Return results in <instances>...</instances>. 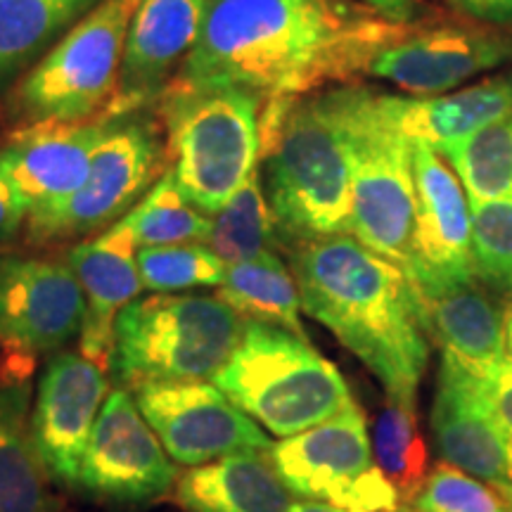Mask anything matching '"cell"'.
Instances as JSON below:
<instances>
[{
	"instance_id": "cell-13",
	"label": "cell",
	"mask_w": 512,
	"mask_h": 512,
	"mask_svg": "<svg viewBox=\"0 0 512 512\" xmlns=\"http://www.w3.org/2000/svg\"><path fill=\"white\" fill-rule=\"evenodd\" d=\"M512 62V36L486 24H413L368 64L375 79L411 98L446 95L460 83Z\"/></svg>"
},
{
	"instance_id": "cell-16",
	"label": "cell",
	"mask_w": 512,
	"mask_h": 512,
	"mask_svg": "<svg viewBox=\"0 0 512 512\" xmlns=\"http://www.w3.org/2000/svg\"><path fill=\"white\" fill-rule=\"evenodd\" d=\"M415 221L413 261L408 280L477 278L472 261V209L451 166L432 145L413 140Z\"/></svg>"
},
{
	"instance_id": "cell-31",
	"label": "cell",
	"mask_w": 512,
	"mask_h": 512,
	"mask_svg": "<svg viewBox=\"0 0 512 512\" xmlns=\"http://www.w3.org/2000/svg\"><path fill=\"white\" fill-rule=\"evenodd\" d=\"M138 268L145 290L157 294L219 287L228 271V266L207 245L140 247Z\"/></svg>"
},
{
	"instance_id": "cell-25",
	"label": "cell",
	"mask_w": 512,
	"mask_h": 512,
	"mask_svg": "<svg viewBox=\"0 0 512 512\" xmlns=\"http://www.w3.org/2000/svg\"><path fill=\"white\" fill-rule=\"evenodd\" d=\"M216 297L238 311L247 323L273 325L309 339L299 316L302 297L297 280L292 268H287L275 252L228 266Z\"/></svg>"
},
{
	"instance_id": "cell-24",
	"label": "cell",
	"mask_w": 512,
	"mask_h": 512,
	"mask_svg": "<svg viewBox=\"0 0 512 512\" xmlns=\"http://www.w3.org/2000/svg\"><path fill=\"white\" fill-rule=\"evenodd\" d=\"M27 380L0 384V512H57L50 475L31 434Z\"/></svg>"
},
{
	"instance_id": "cell-7",
	"label": "cell",
	"mask_w": 512,
	"mask_h": 512,
	"mask_svg": "<svg viewBox=\"0 0 512 512\" xmlns=\"http://www.w3.org/2000/svg\"><path fill=\"white\" fill-rule=\"evenodd\" d=\"M138 5L140 0H100L48 50L19 86V112L29 126L107 117Z\"/></svg>"
},
{
	"instance_id": "cell-12",
	"label": "cell",
	"mask_w": 512,
	"mask_h": 512,
	"mask_svg": "<svg viewBox=\"0 0 512 512\" xmlns=\"http://www.w3.org/2000/svg\"><path fill=\"white\" fill-rule=\"evenodd\" d=\"M83 292L69 264L41 256H0V344L24 368L81 332Z\"/></svg>"
},
{
	"instance_id": "cell-11",
	"label": "cell",
	"mask_w": 512,
	"mask_h": 512,
	"mask_svg": "<svg viewBox=\"0 0 512 512\" xmlns=\"http://www.w3.org/2000/svg\"><path fill=\"white\" fill-rule=\"evenodd\" d=\"M133 399L169 458L181 465H204L235 453L273 448L264 430L216 384H145L133 389Z\"/></svg>"
},
{
	"instance_id": "cell-15",
	"label": "cell",
	"mask_w": 512,
	"mask_h": 512,
	"mask_svg": "<svg viewBox=\"0 0 512 512\" xmlns=\"http://www.w3.org/2000/svg\"><path fill=\"white\" fill-rule=\"evenodd\" d=\"M107 394L110 387L98 363L72 351L50 358L31 413V434L50 479L79 484L83 453Z\"/></svg>"
},
{
	"instance_id": "cell-40",
	"label": "cell",
	"mask_w": 512,
	"mask_h": 512,
	"mask_svg": "<svg viewBox=\"0 0 512 512\" xmlns=\"http://www.w3.org/2000/svg\"><path fill=\"white\" fill-rule=\"evenodd\" d=\"M505 491V496H508V501H510V512H512V486L510 489H503Z\"/></svg>"
},
{
	"instance_id": "cell-23",
	"label": "cell",
	"mask_w": 512,
	"mask_h": 512,
	"mask_svg": "<svg viewBox=\"0 0 512 512\" xmlns=\"http://www.w3.org/2000/svg\"><path fill=\"white\" fill-rule=\"evenodd\" d=\"M176 501L188 512H290L292 491L271 451L235 453L183 472Z\"/></svg>"
},
{
	"instance_id": "cell-5",
	"label": "cell",
	"mask_w": 512,
	"mask_h": 512,
	"mask_svg": "<svg viewBox=\"0 0 512 512\" xmlns=\"http://www.w3.org/2000/svg\"><path fill=\"white\" fill-rule=\"evenodd\" d=\"M264 98L176 81L164 91L166 150L178 188L204 214L233 200L261 162Z\"/></svg>"
},
{
	"instance_id": "cell-36",
	"label": "cell",
	"mask_w": 512,
	"mask_h": 512,
	"mask_svg": "<svg viewBox=\"0 0 512 512\" xmlns=\"http://www.w3.org/2000/svg\"><path fill=\"white\" fill-rule=\"evenodd\" d=\"M458 15L486 27H512V0H446Z\"/></svg>"
},
{
	"instance_id": "cell-17",
	"label": "cell",
	"mask_w": 512,
	"mask_h": 512,
	"mask_svg": "<svg viewBox=\"0 0 512 512\" xmlns=\"http://www.w3.org/2000/svg\"><path fill=\"white\" fill-rule=\"evenodd\" d=\"M430 427L441 463L510 489L512 437L479 399L472 370L446 351H441Z\"/></svg>"
},
{
	"instance_id": "cell-35",
	"label": "cell",
	"mask_w": 512,
	"mask_h": 512,
	"mask_svg": "<svg viewBox=\"0 0 512 512\" xmlns=\"http://www.w3.org/2000/svg\"><path fill=\"white\" fill-rule=\"evenodd\" d=\"M24 221H27V207H24L22 195L0 164V245L15 238Z\"/></svg>"
},
{
	"instance_id": "cell-41",
	"label": "cell",
	"mask_w": 512,
	"mask_h": 512,
	"mask_svg": "<svg viewBox=\"0 0 512 512\" xmlns=\"http://www.w3.org/2000/svg\"><path fill=\"white\" fill-rule=\"evenodd\" d=\"M508 292L512 294V278H510V283H508Z\"/></svg>"
},
{
	"instance_id": "cell-39",
	"label": "cell",
	"mask_w": 512,
	"mask_h": 512,
	"mask_svg": "<svg viewBox=\"0 0 512 512\" xmlns=\"http://www.w3.org/2000/svg\"><path fill=\"white\" fill-rule=\"evenodd\" d=\"M503 332H505V356L512 361V306L503 311Z\"/></svg>"
},
{
	"instance_id": "cell-14",
	"label": "cell",
	"mask_w": 512,
	"mask_h": 512,
	"mask_svg": "<svg viewBox=\"0 0 512 512\" xmlns=\"http://www.w3.org/2000/svg\"><path fill=\"white\" fill-rule=\"evenodd\" d=\"M174 482L176 467L136 399L114 389L93 425L79 484L105 501L145 503L164 496Z\"/></svg>"
},
{
	"instance_id": "cell-29",
	"label": "cell",
	"mask_w": 512,
	"mask_h": 512,
	"mask_svg": "<svg viewBox=\"0 0 512 512\" xmlns=\"http://www.w3.org/2000/svg\"><path fill=\"white\" fill-rule=\"evenodd\" d=\"M140 247L204 245L211 233V216L192 204L178 188L174 171L157 178L150 192L126 214Z\"/></svg>"
},
{
	"instance_id": "cell-33",
	"label": "cell",
	"mask_w": 512,
	"mask_h": 512,
	"mask_svg": "<svg viewBox=\"0 0 512 512\" xmlns=\"http://www.w3.org/2000/svg\"><path fill=\"white\" fill-rule=\"evenodd\" d=\"M470 209L477 278L508 287L512 278V197L470 202Z\"/></svg>"
},
{
	"instance_id": "cell-21",
	"label": "cell",
	"mask_w": 512,
	"mask_h": 512,
	"mask_svg": "<svg viewBox=\"0 0 512 512\" xmlns=\"http://www.w3.org/2000/svg\"><path fill=\"white\" fill-rule=\"evenodd\" d=\"M479 278L418 280L422 316L430 339L441 351L456 356L470 368H486L503 361V311L491 302Z\"/></svg>"
},
{
	"instance_id": "cell-10",
	"label": "cell",
	"mask_w": 512,
	"mask_h": 512,
	"mask_svg": "<svg viewBox=\"0 0 512 512\" xmlns=\"http://www.w3.org/2000/svg\"><path fill=\"white\" fill-rule=\"evenodd\" d=\"M162 159V140L152 124L128 121L110 128L95 150L81 188L60 207L29 219V238L34 242L83 238L126 216V209L159 176Z\"/></svg>"
},
{
	"instance_id": "cell-32",
	"label": "cell",
	"mask_w": 512,
	"mask_h": 512,
	"mask_svg": "<svg viewBox=\"0 0 512 512\" xmlns=\"http://www.w3.org/2000/svg\"><path fill=\"white\" fill-rule=\"evenodd\" d=\"M399 512H510L503 489L467 475L460 467L439 463L425 486Z\"/></svg>"
},
{
	"instance_id": "cell-6",
	"label": "cell",
	"mask_w": 512,
	"mask_h": 512,
	"mask_svg": "<svg viewBox=\"0 0 512 512\" xmlns=\"http://www.w3.org/2000/svg\"><path fill=\"white\" fill-rule=\"evenodd\" d=\"M214 384L280 439L311 430L354 403L347 380L309 339L264 323H245L240 347Z\"/></svg>"
},
{
	"instance_id": "cell-27",
	"label": "cell",
	"mask_w": 512,
	"mask_h": 512,
	"mask_svg": "<svg viewBox=\"0 0 512 512\" xmlns=\"http://www.w3.org/2000/svg\"><path fill=\"white\" fill-rule=\"evenodd\" d=\"M204 245L226 266L273 252L275 221L268 207L261 166L249 174L233 200L211 216V233Z\"/></svg>"
},
{
	"instance_id": "cell-34",
	"label": "cell",
	"mask_w": 512,
	"mask_h": 512,
	"mask_svg": "<svg viewBox=\"0 0 512 512\" xmlns=\"http://www.w3.org/2000/svg\"><path fill=\"white\" fill-rule=\"evenodd\" d=\"M470 370L475 375L479 399L489 408V413L494 415L498 425L512 437V361L503 358L494 366Z\"/></svg>"
},
{
	"instance_id": "cell-8",
	"label": "cell",
	"mask_w": 512,
	"mask_h": 512,
	"mask_svg": "<svg viewBox=\"0 0 512 512\" xmlns=\"http://www.w3.org/2000/svg\"><path fill=\"white\" fill-rule=\"evenodd\" d=\"M375 91L358 86L351 114V235L403 271L411 268L418 195L413 140L389 124Z\"/></svg>"
},
{
	"instance_id": "cell-9",
	"label": "cell",
	"mask_w": 512,
	"mask_h": 512,
	"mask_svg": "<svg viewBox=\"0 0 512 512\" xmlns=\"http://www.w3.org/2000/svg\"><path fill=\"white\" fill-rule=\"evenodd\" d=\"M292 494L351 512H399L401 496L382 475L370 446L366 415L354 401L335 418L271 448Z\"/></svg>"
},
{
	"instance_id": "cell-38",
	"label": "cell",
	"mask_w": 512,
	"mask_h": 512,
	"mask_svg": "<svg viewBox=\"0 0 512 512\" xmlns=\"http://www.w3.org/2000/svg\"><path fill=\"white\" fill-rule=\"evenodd\" d=\"M290 512H351V510H344L339 508V505H332L325 501H309V498H304V501H294Z\"/></svg>"
},
{
	"instance_id": "cell-19",
	"label": "cell",
	"mask_w": 512,
	"mask_h": 512,
	"mask_svg": "<svg viewBox=\"0 0 512 512\" xmlns=\"http://www.w3.org/2000/svg\"><path fill=\"white\" fill-rule=\"evenodd\" d=\"M211 0H140L107 117L138 112L166 91L169 76L197 43Z\"/></svg>"
},
{
	"instance_id": "cell-4",
	"label": "cell",
	"mask_w": 512,
	"mask_h": 512,
	"mask_svg": "<svg viewBox=\"0 0 512 512\" xmlns=\"http://www.w3.org/2000/svg\"><path fill=\"white\" fill-rule=\"evenodd\" d=\"M245 323L219 297L155 292L136 299L114 328L112 377L121 389L214 380L240 347Z\"/></svg>"
},
{
	"instance_id": "cell-28",
	"label": "cell",
	"mask_w": 512,
	"mask_h": 512,
	"mask_svg": "<svg viewBox=\"0 0 512 512\" xmlns=\"http://www.w3.org/2000/svg\"><path fill=\"white\" fill-rule=\"evenodd\" d=\"M100 0H0V79Z\"/></svg>"
},
{
	"instance_id": "cell-37",
	"label": "cell",
	"mask_w": 512,
	"mask_h": 512,
	"mask_svg": "<svg viewBox=\"0 0 512 512\" xmlns=\"http://www.w3.org/2000/svg\"><path fill=\"white\" fill-rule=\"evenodd\" d=\"M361 3L396 24H420L422 12H425L420 0H361Z\"/></svg>"
},
{
	"instance_id": "cell-30",
	"label": "cell",
	"mask_w": 512,
	"mask_h": 512,
	"mask_svg": "<svg viewBox=\"0 0 512 512\" xmlns=\"http://www.w3.org/2000/svg\"><path fill=\"white\" fill-rule=\"evenodd\" d=\"M441 155L453 166L470 202L512 197V117L484 126Z\"/></svg>"
},
{
	"instance_id": "cell-2",
	"label": "cell",
	"mask_w": 512,
	"mask_h": 512,
	"mask_svg": "<svg viewBox=\"0 0 512 512\" xmlns=\"http://www.w3.org/2000/svg\"><path fill=\"white\" fill-rule=\"evenodd\" d=\"M292 275L302 311L380 380L384 394L418 396L430 363V332L403 268L354 235H337L297 245Z\"/></svg>"
},
{
	"instance_id": "cell-3",
	"label": "cell",
	"mask_w": 512,
	"mask_h": 512,
	"mask_svg": "<svg viewBox=\"0 0 512 512\" xmlns=\"http://www.w3.org/2000/svg\"><path fill=\"white\" fill-rule=\"evenodd\" d=\"M356 88L264 100L261 178L275 230L297 245L351 235V114Z\"/></svg>"
},
{
	"instance_id": "cell-1",
	"label": "cell",
	"mask_w": 512,
	"mask_h": 512,
	"mask_svg": "<svg viewBox=\"0 0 512 512\" xmlns=\"http://www.w3.org/2000/svg\"><path fill=\"white\" fill-rule=\"evenodd\" d=\"M396 24L361 0H211L178 81L242 88L259 98H304L366 74Z\"/></svg>"
},
{
	"instance_id": "cell-22",
	"label": "cell",
	"mask_w": 512,
	"mask_h": 512,
	"mask_svg": "<svg viewBox=\"0 0 512 512\" xmlns=\"http://www.w3.org/2000/svg\"><path fill=\"white\" fill-rule=\"evenodd\" d=\"M377 102L396 131L441 152L475 136L484 126L512 117V74L494 76L458 93L434 98L377 95Z\"/></svg>"
},
{
	"instance_id": "cell-20",
	"label": "cell",
	"mask_w": 512,
	"mask_h": 512,
	"mask_svg": "<svg viewBox=\"0 0 512 512\" xmlns=\"http://www.w3.org/2000/svg\"><path fill=\"white\" fill-rule=\"evenodd\" d=\"M83 292L81 354L107 368L121 311L145 290L138 268V242L131 221L121 216L98 238L81 242L67 259Z\"/></svg>"
},
{
	"instance_id": "cell-18",
	"label": "cell",
	"mask_w": 512,
	"mask_h": 512,
	"mask_svg": "<svg viewBox=\"0 0 512 512\" xmlns=\"http://www.w3.org/2000/svg\"><path fill=\"white\" fill-rule=\"evenodd\" d=\"M110 128V117L83 124L27 126L0 152V164L27 207V221L60 207L81 188Z\"/></svg>"
},
{
	"instance_id": "cell-26",
	"label": "cell",
	"mask_w": 512,
	"mask_h": 512,
	"mask_svg": "<svg viewBox=\"0 0 512 512\" xmlns=\"http://www.w3.org/2000/svg\"><path fill=\"white\" fill-rule=\"evenodd\" d=\"M418 396L387 394L373 425V456L408 505L430 477V448L420 430ZM401 505V508H403Z\"/></svg>"
}]
</instances>
